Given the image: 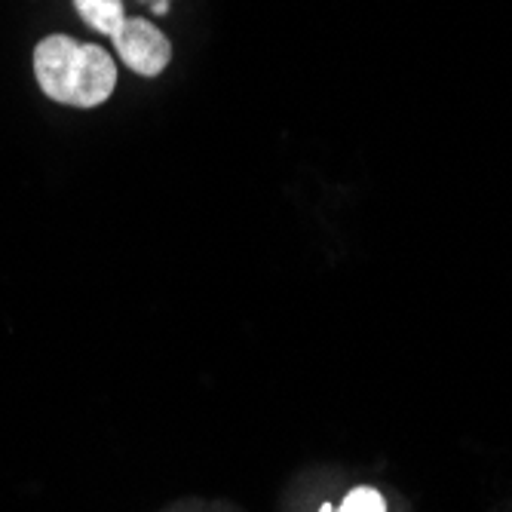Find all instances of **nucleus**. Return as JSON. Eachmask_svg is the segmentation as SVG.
Masks as SVG:
<instances>
[{
  "label": "nucleus",
  "instance_id": "nucleus-5",
  "mask_svg": "<svg viewBox=\"0 0 512 512\" xmlns=\"http://www.w3.org/2000/svg\"><path fill=\"white\" fill-rule=\"evenodd\" d=\"M154 13H157V16L166 13V0H157V4H154Z\"/></svg>",
  "mask_w": 512,
  "mask_h": 512
},
{
  "label": "nucleus",
  "instance_id": "nucleus-4",
  "mask_svg": "<svg viewBox=\"0 0 512 512\" xmlns=\"http://www.w3.org/2000/svg\"><path fill=\"white\" fill-rule=\"evenodd\" d=\"M338 512H387V503L375 488H356L344 497Z\"/></svg>",
  "mask_w": 512,
  "mask_h": 512
},
{
  "label": "nucleus",
  "instance_id": "nucleus-1",
  "mask_svg": "<svg viewBox=\"0 0 512 512\" xmlns=\"http://www.w3.org/2000/svg\"><path fill=\"white\" fill-rule=\"evenodd\" d=\"M34 77L53 102L96 108L111 99L117 65L96 43H77L65 34H50L34 50Z\"/></svg>",
  "mask_w": 512,
  "mask_h": 512
},
{
  "label": "nucleus",
  "instance_id": "nucleus-3",
  "mask_svg": "<svg viewBox=\"0 0 512 512\" xmlns=\"http://www.w3.org/2000/svg\"><path fill=\"white\" fill-rule=\"evenodd\" d=\"M74 10L92 31L108 34V37H114L120 25L126 22L120 0H74Z\"/></svg>",
  "mask_w": 512,
  "mask_h": 512
},
{
  "label": "nucleus",
  "instance_id": "nucleus-2",
  "mask_svg": "<svg viewBox=\"0 0 512 512\" xmlns=\"http://www.w3.org/2000/svg\"><path fill=\"white\" fill-rule=\"evenodd\" d=\"M111 40L123 65L142 77H157L172 59V43L148 19H126Z\"/></svg>",
  "mask_w": 512,
  "mask_h": 512
},
{
  "label": "nucleus",
  "instance_id": "nucleus-6",
  "mask_svg": "<svg viewBox=\"0 0 512 512\" xmlns=\"http://www.w3.org/2000/svg\"><path fill=\"white\" fill-rule=\"evenodd\" d=\"M319 512H335V509H332V503H322V506H319Z\"/></svg>",
  "mask_w": 512,
  "mask_h": 512
}]
</instances>
